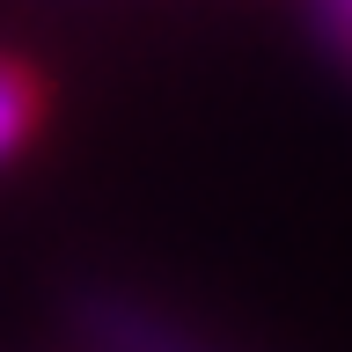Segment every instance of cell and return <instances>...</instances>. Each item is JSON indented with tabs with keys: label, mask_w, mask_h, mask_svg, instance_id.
Returning <instances> with one entry per match:
<instances>
[{
	"label": "cell",
	"mask_w": 352,
	"mask_h": 352,
	"mask_svg": "<svg viewBox=\"0 0 352 352\" xmlns=\"http://www.w3.org/2000/svg\"><path fill=\"white\" fill-rule=\"evenodd\" d=\"M44 118H52V81L22 52H0V169L37 147Z\"/></svg>",
	"instance_id": "cell-1"
},
{
	"label": "cell",
	"mask_w": 352,
	"mask_h": 352,
	"mask_svg": "<svg viewBox=\"0 0 352 352\" xmlns=\"http://www.w3.org/2000/svg\"><path fill=\"white\" fill-rule=\"evenodd\" d=\"M338 8V30H345V44H352V0H330Z\"/></svg>",
	"instance_id": "cell-2"
}]
</instances>
